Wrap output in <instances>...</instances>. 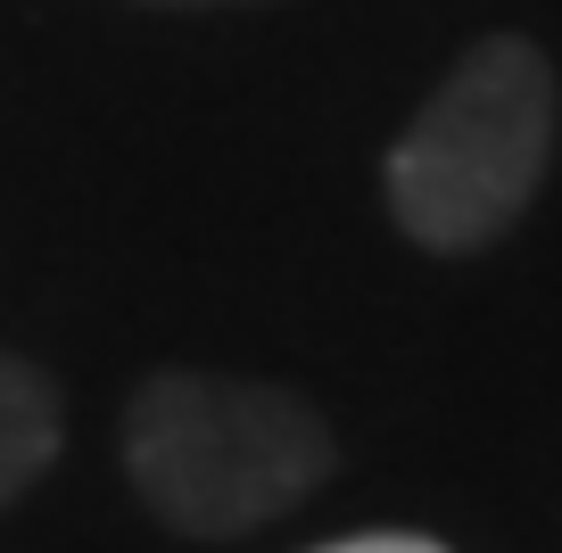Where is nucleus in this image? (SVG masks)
<instances>
[{"instance_id": "1", "label": "nucleus", "mask_w": 562, "mask_h": 553, "mask_svg": "<svg viewBox=\"0 0 562 553\" xmlns=\"http://www.w3.org/2000/svg\"><path fill=\"white\" fill-rule=\"evenodd\" d=\"M116 463L166 537L232 545V537H257L265 520L299 512L339 471V438L281 381L158 363L124 397Z\"/></svg>"}, {"instance_id": "2", "label": "nucleus", "mask_w": 562, "mask_h": 553, "mask_svg": "<svg viewBox=\"0 0 562 553\" xmlns=\"http://www.w3.org/2000/svg\"><path fill=\"white\" fill-rule=\"evenodd\" d=\"M562 133L554 58L529 34H480L422 100V116L389 140L381 191L389 224L430 257H480L546 191Z\"/></svg>"}, {"instance_id": "3", "label": "nucleus", "mask_w": 562, "mask_h": 553, "mask_svg": "<svg viewBox=\"0 0 562 553\" xmlns=\"http://www.w3.org/2000/svg\"><path fill=\"white\" fill-rule=\"evenodd\" d=\"M67 447V397L34 356L0 347V512L42 479Z\"/></svg>"}, {"instance_id": "4", "label": "nucleus", "mask_w": 562, "mask_h": 553, "mask_svg": "<svg viewBox=\"0 0 562 553\" xmlns=\"http://www.w3.org/2000/svg\"><path fill=\"white\" fill-rule=\"evenodd\" d=\"M315 553H447L439 537H422V529H356V537H331V545Z\"/></svg>"}, {"instance_id": "5", "label": "nucleus", "mask_w": 562, "mask_h": 553, "mask_svg": "<svg viewBox=\"0 0 562 553\" xmlns=\"http://www.w3.org/2000/svg\"><path fill=\"white\" fill-rule=\"evenodd\" d=\"M133 9H273V0H133Z\"/></svg>"}]
</instances>
